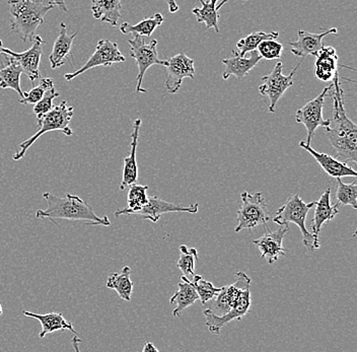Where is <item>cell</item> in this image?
I'll return each instance as SVG.
<instances>
[{"instance_id": "6", "label": "cell", "mask_w": 357, "mask_h": 352, "mask_svg": "<svg viewBox=\"0 0 357 352\" xmlns=\"http://www.w3.org/2000/svg\"><path fill=\"white\" fill-rule=\"evenodd\" d=\"M242 204L236 213L238 226L234 229L236 233L244 229H252L260 224H266L270 220L266 200L263 192L258 191L254 194L243 192L241 194Z\"/></svg>"}, {"instance_id": "34", "label": "cell", "mask_w": 357, "mask_h": 352, "mask_svg": "<svg viewBox=\"0 0 357 352\" xmlns=\"http://www.w3.org/2000/svg\"><path fill=\"white\" fill-rule=\"evenodd\" d=\"M192 286L195 289L196 293L199 296L201 304L205 305L209 300H213L216 295L220 293L222 287H215L211 282L205 280L202 276L195 275L190 280Z\"/></svg>"}, {"instance_id": "42", "label": "cell", "mask_w": 357, "mask_h": 352, "mask_svg": "<svg viewBox=\"0 0 357 352\" xmlns=\"http://www.w3.org/2000/svg\"><path fill=\"white\" fill-rule=\"evenodd\" d=\"M144 352H158V349H156L155 344L151 342H146L144 344V349H142Z\"/></svg>"}, {"instance_id": "27", "label": "cell", "mask_w": 357, "mask_h": 352, "mask_svg": "<svg viewBox=\"0 0 357 352\" xmlns=\"http://www.w3.org/2000/svg\"><path fill=\"white\" fill-rule=\"evenodd\" d=\"M130 267H123L120 273H111L107 280V289H114L122 300L130 302L133 293V282L131 280Z\"/></svg>"}, {"instance_id": "5", "label": "cell", "mask_w": 357, "mask_h": 352, "mask_svg": "<svg viewBox=\"0 0 357 352\" xmlns=\"http://www.w3.org/2000/svg\"><path fill=\"white\" fill-rule=\"evenodd\" d=\"M314 204L316 202L305 204L298 194H292L272 218L279 226L287 224H296L303 235V245L309 251L318 250L320 248L319 238L310 233L305 227V218Z\"/></svg>"}, {"instance_id": "3", "label": "cell", "mask_w": 357, "mask_h": 352, "mask_svg": "<svg viewBox=\"0 0 357 352\" xmlns=\"http://www.w3.org/2000/svg\"><path fill=\"white\" fill-rule=\"evenodd\" d=\"M10 13V30L24 42L33 40L36 30L43 24L47 13L54 4L45 0H8Z\"/></svg>"}, {"instance_id": "29", "label": "cell", "mask_w": 357, "mask_h": 352, "mask_svg": "<svg viewBox=\"0 0 357 352\" xmlns=\"http://www.w3.org/2000/svg\"><path fill=\"white\" fill-rule=\"evenodd\" d=\"M22 73L21 66L11 57L10 63L4 68H0V88L4 89V90L11 89L19 93L20 99H22L24 91L21 88Z\"/></svg>"}, {"instance_id": "35", "label": "cell", "mask_w": 357, "mask_h": 352, "mask_svg": "<svg viewBox=\"0 0 357 352\" xmlns=\"http://www.w3.org/2000/svg\"><path fill=\"white\" fill-rule=\"evenodd\" d=\"M336 198L339 204L357 208V182L344 184L341 178H337Z\"/></svg>"}, {"instance_id": "2", "label": "cell", "mask_w": 357, "mask_h": 352, "mask_svg": "<svg viewBox=\"0 0 357 352\" xmlns=\"http://www.w3.org/2000/svg\"><path fill=\"white\" fill-rule=\"evenodd\" d=\"M43 198L47 202L46 209H38L36 217L49 218L51 222L67 220L71 222H84L88 226L110 227L108 216H99L93 206L77 195L67 194L66 197H58L54 194L46 192Z\"/></svg>"}, {"instance_id": "10", "label": "cell", "mask_w": 357, "mask_h": 352, "mask_svg": "<svg viewBox=\"0 0 357 352\" xmlns=\"http://www.w3.org/2000/svg\"><path fill=\"white\" fill-rule=\"evenodd\" d=\"M125 60L126 59L120 52L117 43L108 39L100 40L98 42L97 47H96L95 52L86 61V63L82 68H78L75 72L66 73L64 77H66L67 82H70V80L79 77L80 75L89 70V69L98 68V66L110 68L113 64L121 63Z\"/></svg>"}, {"instance_id": "22", "label": "cell", "mask_w": 357, "mask_h": 352, "mask_svg": "<svg viewBox=\"0 0 357 352\" xmlns=\"http://www.w3.org/2000/svg\"><path fill=\"white\" fill-rule=\"evenodd\" d=\"M22 314L26 317L39 321L42 326L41 332L39 334V337L41 339L48 334L53 333V332L64 331V330H69L75 336H78L77 330L75 329L73 325L67 322L66 319L63 317L62 314L55 313V312H51L48 314H38L35 312L26 311V309H24Z\"/></svg>"}, {"instance_id": "7", "label": "cell", "mask_w": 357, "mask_h": 352, "mask_svg": "<svg viewBox=\"0 0 357 352\" xmlns=\"http://www.w3.org/2000/svg\"><path fill=\"white\" fill-rule=\"evenodd\" d=\"M128 44L130 47V56L135 60L138 68L136 93H147L146 89L142 86V82L147 69L153 66H166L167 61L158 59L156 40H151L149 43H146L144 37L134 35L133 39L128 40Z\"/></svg>"}, {"instance_id": "21", "label": "cell", "mask_w": 357, "mask_h": 352, "mask_svg": "<svg viewBox=\"0 0 357 352\" xmlns=\"http://www.w3.org/2000/svg\"><path fill=\"white\" fill-rule=\"evenodd\" d=\"M140 127H142V119H136L133 123V131L132 135H131L130 153H129L128 157L124 159L122 182L119 186L120 190H125L127 187L137 182L138 167L137 160H136V151H137Z\"/></svg>"}, {"instance_id": "24", "label": "cell", "mask_w": 357, "mask_h": 352, "mask_svg": "<svg viewBox=\"0 0 357 352\" xmlns=\"http://www.w3.org/2000/svg\"><path fill=\"white\" fill-rule=\"evenodd\" d=\"M77 34L78 32H75L73 35L67 34L66 24L64 23L60 24L59 35L56 39L52 53L49 56L51 68L56 69L66 63V60L68 59L71 55L73 40Z\"/></svg>"}, {"instance_id": "33", "label": "cell", "mask_w": 357, "mask_h": 352, "mask_svg": "<svg viewBox=\"0 0 357 352\" xmlns=\"http://www.w3.org/2000/svg\"><path fill=\"white\" fill-rule=\"evenodd\" d=\"M180 258H178L177 266L182 271L183 276L190 278L195 275V262L198 261V252L195 248H188L185 245H181Z\"/></svg>"}, {"instance_id": "26", "label": "cell", "mask_w": 357, "mask_h": 352, "mask_svg": "<svg viewBox=\"0 0 357 352\" xmlns=\"http://www.w3.org/2000/svg\"><path fill=\"white\" fill-rule=\"evenodd\" d=\"M91 12L96 20L117 26L122 15L121 0H91Z\"/></svg>"}, {"instance_id": "20", "label": "cell", "mask_w": 357, "mask_h": 352, "mask_svg": "<svg viewBox=\"0 0 357 352\" xmlns=\"http://www.w3.org/2000/svg\"><path fill=\"white\" fill-rule=\"evenodd\" d=\"M338 75V54L332 46H324L316 55L314 75L322 82H332Z\"/></svg>"}, {"instance_id": "9", "label": "cell", "mask_w": 357, "mask_h": 352, "mask_svg": "<svg viewBox=\"0 0 357 352\" xmlns=\"http://www.w3.org/2000/svg\"><path fill=\"white\" fill-rule=\"evenodd\" d=\"M332 84L324 89L322 93L314 98V100L307 102L296 112V121L303 124L307 129V137L305 140V144H311L312 138L314 135L319 127H327L330 124V120H325L323 117L324 105L325 99L331 89Z\"/></svg>"}, {"instance_id": "44", "label": "cell", "mask_w": 357, "mask_h": 352, "mask_svg": "<svg viewBox=\"0 0 357 352\" xmlns=\"http://www.w3.org/2000/svg\"><path fill=\"white\" fill-rule=\"evenodd\" d=\"M2 312H3V309H2L1 303H0V316L2 315Z\"/></svg>"}, {"instance_id": "38", "label": "cell", "mask_w": 357, "mask_h": 352, "mask_svg": "<svg viewBox=\"0 0 357 352\" xmlns=\"http://www.w3.org/2000/svg\"><path fill=\"white\" fill-rule=\"evenodd\" d=\"M59 95L60 93L56 91L55 86H52L45 93L43 98L33 107V113L37 116V120L41 119L45 114L48 113L53 108V101Z\"/></svg>"}, {"instance_id": "36", "label": "cell", "mask_w": 357, "mask_h": 352, "mask_svg": "<svg viewBox=\"0 0 357 352\" xmlns=\"http://www.w3.org/2000/svg\"><path fill=\"white\" fill-rule=\"evenodd\" d=\"M52 86H54L52 79H49V77L41 79L39 86H35L32 90L24 93V98L20 99L19 102L22 105H26V106H28V105L37 104V102L43 98L45 93H46L49 89L52 88Z\"/></svg>"}, {"instance_id": "45", "label": "cell", "mask_w": 357, "mask_h": 352, "mask_svg": "<svg viewBox=\"0 0 357 352\" xmlns=\"http://www.w3.org/2000/svg\"><path fill=\"white\" fill-rule=\"evenodd\" d=\"M0 108H1V105H0Z\"/></svg>"}, {"instance_id": "4", "label": "cell", "mask_w": 357, "mask_h": 352, "mask_svg": "<svg viewBox=\"0 0 357 352\" xmlns=\"http://www.w3.org/2000/svg\"><path fill=\"white\" fill-rule=\"evenodd\" d=\"M73 117V107L67 106L66 101H62L58 106L53 107L41 119L37 120L39 130L28 139L20 144L19 149L13 155V160H20L26 155L28 149L45 133L61 131L66 137H73V130L69 127Z\"/></svg>"}, {"instance_id": "17", "label": "cell", "mask_w": 357, "mask_h": 352, "mask_svg": "<svg viewBox=\"0 0 357 352\" xmlns=\"http://www.w3.org/2000/svg\"><path fill=\"white\" fill-rule=\"evenodd\" d=\"M338 30L336 28H330L329 30L324 31L321 34L307 32V31H298V40L290 42V51L296 56L305 58L307 55L316 56L317 53L323 48L322 43L326 36L337 35Z\"/></svg>"}, {"instance_id": "30", "label": "cell", "mask_w": 357, "mask_h": 352, "mask_svg": "<svg viewBox=\"0 0 357 352\" xmlns=\"http://www.w3.org/2000/svg\"><path fill=\"white\" fill-rule=\"evenodd\" d=\"M164 23V17L160 13H155L151 17H144L142 22L136 24L123 23L120 26L122 34L139 35L142 37H151L155 29Z\"/></svg>"}, {"instance_id": "11", "label": "cell", "mask_w": 357, "mask_h": 352, "mask_svg": "<svg viewBox=\"0 0 357 352\" xmlns=\"http://www.w3.org/2000/svg\"><path fill=\"white\" fill-rule=\"evenodd\" d=\"M251 304V291L248 289L241 295L236 304L223 315H216L211 309H204L203 315L206 320L205 324L212 334L220 335V330L227 326L229 323L234 320H242L249 312Z\"/></svg>"}, {"instance_id": "19", "label": "cell", "mask_w": 357, "mask_h": 352, "mask_svg": "<svg viewBox=\"0 0 357 352\" xmlns=\"http://www.w3.org/2000/svg\"><path fill=\"white\" fill-rule=\"evenodd\" d=\"M261 59L262 58L257 50L251 51L250 56L248 57L240 56L238 52L233 51V56L222 60V63L225 66V71L222 72V79H229L231 75H234L238 79H244L261 61Z\"/></svg>"}, {"instance_id": "23", "label": "cell", "mask_w": 357, "mask_h": 352, "mask_svg": "<svg viewBox=\"0 0 357 352\" xmlns=\"http://www.w3.org/2000/svg\"><path fill=\"white\" fill-rule=\"evenodd\" d=\"M339 204H331V190L328 188L314 204V218L312 220V234L319 238L322 227L327 222L333 220L339 213Z\"/></svg>"}, {"instance_id": "28", "label": "cell", "mask_w": 357, "mask_h": 352, "mask_svg": "<svg viewBox=\"0 0 357 352\" xmlns=\"http://www.w3.org/2000/svg\"><path fill=\"white\" fill-rule=\"evenodd\" d=\"M149 187L138 185L136 183L129 186L128 195H127V206L125 208L118 209L115 213L116 217L121 215H132L136 211H140L149 201L147 196Z\"/></svg>"}, {"instance_id": "15", "label": "cell", "mask_w": 357, "mask_h": 352, "mask_svg": "<svg viewBox=\"0 0 357 352\" xmlns=\"http://www.w3.org/2000/svg\"><path fill=\"white\" fill-rule=\"evenodd\" d=\"M236 280L234 284L229 286H222L220 293L215 296L214 307H215L216 315H223L229 312L234 305L236 304L241 295L251 286L252 280L244 271H238L234 274Z\"/></svg>"}, {"instance_id": "1", "label": "cell", "mask_w": 357, "mask_h": 352, "mask_svg": "<svg viewBox=\"0 0 357 352\" xmlns=\"http://www.w3.org/2000/svg\"><path fill=\"white\" fill-rule=\"evenodd\" d=\"M328 95L333 99V118L330 120L329 125L325 127V130L334 149L335 158L345 164H356L357 125L346 114L339 75L332 80Z\"/></svg>"}, {"instance_id": "8", "label": "cell", "mask_w": 357, "mask_h": 352, "mask_svg": "<svg viewBox=\"0 0 357 352\" xmlns=\"http://www.w3.org/2000/svg\"><path fill=\"white\" fill-rule=\"evenodd\" d=\"M303 63V60L294 68L289 75L282 73L283 64L278 62L269 75L262 77L263 84L259 86V93L269 100V112H275V107L285 91L294 84V77Z\"/></svg>"}, {"instance_id": "18", "label": "cell", "mask_w": 357, "mask_h": 352, "mask_svg": "<svg viewBox=\"0 0 357 352\" xmlns=\"http://www.w3.org/2000/svg\"><path fill=\"white\" fill-rule=\"evenodd\" d=\"M300 146L307 153H311L312 157L317 160L322 170L329 177L335 178V179H337V178L356 177V171L352 169L351 167L348 166L347 164L341 162V160H337L336 158L327 155V153H318V151L312 148L311 144H305V140L300 142Z\"/></svg>"}, {"instance_id": "40", "label": "cell", "mask_w": 357, "mask_h": 352, "mask_svg": "<svg viewBox=\"0 0 357 352\" xmlns=\"http://www.w3.org/2000/svg\"><path fill=\"white\" fill-rule=\"evenodd\" d=\"M55 6H58L62 12L68 13V8H67L66 4V0H50Z\"/></svg>"}, {"instance_id": "13", "label": "cell", "mask_w": 357, "mask_h": 352, "mask_svg": "<svg viewBox=\"0 0 357 352\" xmlns=\"http://www.w3.org/2000/svg\"><path fill=\"white\" fill-rule=\"evenodd\" d=\"M32 41V47L24 52H13L10 49L4 48V47L2 48V51L17 61V63L21 66L22 72L26 73L29 79L33 82L35 80L41 79L40 62H41L42 53H43L42 47H43L45 41L39 35H35Z\"/></svg>"}, {"instance_id": "41", "label": "cell", "mask_w": 357, "mask_h": 352, "mask_svg": "<svg viewBox=\"0 0 357 352\" xmlns=\"http://www.w3.org/2000/svg\"><path fill=\"white\" fill-rule=\"evenodd\" d=\"M167 6H169V10L171 13H177L178 10V6L176 3L175 0H166Z\"/></svg>"}, {"instance_id": "12", "label": "cell", "mask_w": 357, "mask_h": 352, "mask_svg": "<svg viewBox=\"0 0 357 352\" xmlns=\"http://www.w3.org/2000/svg\"><path fill=\"white\" fill-rule=\"evenodd\" d=\"M166 89L169 93H177L182 86L183 79L195 77L194 60L181 52L166 60Z\"/></svg>"}, {"instance_id": "39", "label": "cell", "mask_w": 357, "mask_h": 352, "mask_svg": "<svg viewBox=\"0 0 357 352\" xmlns=\"http://www.w3.org/2000/svg\"><path fill=\"white\" fill-rule=\"evenodd\" d=\"M2 48H3V45H2V41L0 40V68L8 66L11 59L10 55L6 54V53H4L3 51H2Z\"/></svg>"}, {"instance_id": "37", "label": "cell", "mask_w": 357, "mask_h": 352, "mask_svg": "<svg viewBox=\"0 0 357 352\" xmlns=\"http://www.w3.org/2000/svg\"><path fill=\"white\" fill-rule=\"evenodd\" d=\"M283 45L276 40H265L257 47V52L266 60H279L282 54Z\"/></svg>"}, {"instance_id": "31", "label": "cell", "mask_w": 357, "mask_h": 352, "mask_svg": "<svg viewBox=\"0 0 357 352\" xmlns=\"http://www.w3.org/2000/svg\"><path fill=\"white\" fill-rule=\"evenodd\" d=\"M201 8H195L192 10V13L195 15L198 23H204L207 29H214L216 33H220L218 28V20L220 13L216 10V3L218 0H199Z\"/></svg>"}, {"instance_id": "43", "label": "cell", "mask_w": 357, "mask_h": 352, "mask_svg": "<svg viewBox=\"0 0 357 352\" xmlns=\"http://www.w3.org/2000/svg\"><path fill=\"white\" fill-rule=\"evenodd\" d=\"M229 1V0H222V3L218 4V6H216V10H220V8H222V6H225V3H227ZM245 1H247V0H245Z\"/></svg>"}, {"instance_id": "32", "label": "cell", "mask_w": 357, "mask_h": 352, "mask_svg": "<svg viewBox=\"0 0 357 352\" xmlns=\"http://www.w3.org/2000/svg\"><path fill=\"white\" fill-rule=\"evenodd\" d=\"M279 37L278 32H254L243 38L236 43V52L240 56H245L248 52L257 50V47L265 40H276Z\"/></svg>"}, {"instance_id": "16", "label": "cell", "mask_w": 357, "mask_h": 352, "mask_svg": "<svg viewBox=\"0 0 357 352\" xmlns=\"http://www.w3.org/2000/svg\"><path fill=\"white\" fill-rule=\"evenodd\" d=\"M175 213H186L195 215L198 213V204H191L189 206H182V205L171 204V202H167L166 200L160 199L156 196H149L147 204L133 215L142 216L144 220H151L153 224H156L162 215Z\"/></svg>"}, {"instance_id": "14", "label": "cell", "mask_w": 357, "mask_h": 352, "mask_svg": "<svg viewBox=\"0 0 357 352\" xmlns=\"http://www.w3.org/2000/svg\"><path fill=\"white\" fill-rule=\"evenodd\" d=\"M289 231V227L282 224L278 231H272L268 229L264 235L253 240V244L260 251L261 258L266 259L268 264H272L278 261L280 256H284L287 250L283 247V239Z\"/></svg>"}, {"instance_id": "25", "label": "cell", "mask_w": 357, "mask_h": 352, "mask_svg": "<svg viewBox=\"0 0 357 352\" xmlns=\"http://www.w3.org/2000/svg\"><path fill=\"white\" fill-rule=\"evenodd\" d=\"M198 300L199 296L196 293L195 289L192 286L189 278L182 275L181 282L178 284L177 291L169 298V303L176 305L173 311L174 317L182 316L183 312Z\"/></svg>"}]
</instances>
